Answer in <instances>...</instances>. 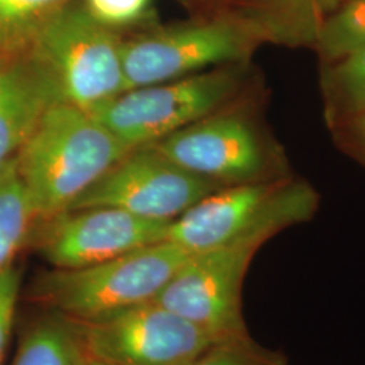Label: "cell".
<instances>
[{"mask_svg":"<svg viewBox=\"0 0 365 365\" xmlns=\"http://www.w3.org/2000/svg\"><path fill=\"white\" fill-rule=\"evenodd\" d=\"M317 203L309 185L286 182L274 206L253 227L229 244L191 255L155 300L217 342L248 339L241 289L250 261L272 235L310 220Z\"/></svg>","mask_w":365,"mask_h":365,"instance_id":"cell-1","label":"cell"},{"mask_svg":"<svg viewBox=\"0 0 365 365\" xmlns=\"http://www.w3.org/2000/svg\"><path fill=\"white\" fill-rule=\"evenodd\" d=\"M129 150L91 113L53 103L15 156L37 222L69 210Z\"/></svg>","mask_w":365,"mask_h":365,"instance_id":"cell-2","label":"cell"},{"mask_svg":"<svg viewBox=\"0 0 365 365\" xmlns=\"http://www.w3.org/2000/svg\"><path fill=\"white\" fill-rule=\"evenodd\" d=\"M122 43L115 30L68 3L37 27L22 52L48 72L63 102L93 113L129 90Z\"/></svg>","mask_w":365,"mask_h":365,"instance_id":"cell-3","label":"cell"},{"mask_svg":"<svg viewBox=\"0 0 365 365\" xmlns=\"http://www.w3.org/2000/svg\"><path fill=\"white\" fill-rule=\"evenodd\" d=\"M191 255L163 241L113 260L41 274L30 297L69 319H91L156 299Z\"/></svg>","mask_w":365,"mask_h":365,"instance_id":"cell-4","label":"cell"},{"mask_svg":"<svg viewBox=\"0 0 365 365\" xmlns=\"http://www.w3.org/2000/svg\"><path fill=\"white\" fill-rule=\"evenodd\" d=\"M262 41L260 30L244 15L188 22L123 41L129 90L235 66Z\"/></svg>","mask_w":365,"mask_h":365,"instance_id":"cell-5","label":"cell"},{"mask_svg":"<svg viewBox=\"0 0 365 365\" xmlns=\"http://www.w3.org/2000/svg\"><path fill=\"white\" fill-rule=\"evenodd\" d=\"M238 83L233 66H218L130 88L91 114L129 149L143 148L220 111Z\"/></svg>","mask_w":365,"mask_h":365,"instance_id":"cell-6","label":"cell"},{"mask_svg":"<svg viewBox=\"0 0 365 365\" xmlns=\"http://www.w3.org/2000/svg\"><path fill=\"white\" fill-rule=\"evenodd\" d=\"M64 319L84 356L108 365H185L217 344L156 300L91 319Z\"/></svg>","mask_w":365,"mask_h":365,"instance_id":"cell-7","label":"cell"},{"mask_svg":"<svg viewBox=\"0 0 365 365\" xmlns=\"http://www.w3.org/2000/svg\"><path fill=\"white\" fill-rule=\"evenodd\" d=\"M222 187L225 184L196 176L153 148L143 146L129 150L69 210L111 207L141 218L172 222Z\"/></svg>","mask_w":365,"mask_h":365,"instance_id":"cell-8","label":"cell"},{"mask_svg":"<svg viewBox=\"0 0 365 365\" xmlns=\"http://www.w3.org/2000/svg\"><path fill=\"white\" fill-rule=\"evenodd\" d=\"M170 223L111 207L66 210L37 222L30 241L56 269H76L167 241Z\"/></svg>","mask_w":365,"mask_h":365,"instance_id":"cell-9","label":"cell"},{"mask_svg":"<svg viewBox=\"0 0 365 365\" xmlns=\"http://www.w3.org/2000/svg\"><path fill=\"white\" fill-rule=\"evenodd\" d=\"M149 146L182 170L225 185L260 182L268 164L255 126L221 110Z\"/></svg>","mask_w":365,"mask_h":365,"instance_id":"cell-10","label":"cell"},{"mask_svg":"<svg viewBox=\"0 0 365 365\" xmlns=\"http://www.w3.org/2000/svg\"><path fill=\"white\" fill-rule=\"evenodd\" d=\"M284 184L260 180L218 188L170 222L167 241L190 255L229 244L271 210Z\"/></svg>","mask_w":365,"mask_h":365,"instance_id":"cell-11","label":"cell"},{"mask_svg":"<svg viewBox=\"0 0 365 365\" xmlns=\"http://www.w3.org/2000/svg\"><path fill=\"white\" fill-rule=\"evenodd\" d=\"M63 101L48 72L27 53L9 56L0 71V168L16 156L43 113Z\"/></svg>","mask_w":365,"mask_h":365,"instance_id":"cell-12","label":"cell"},{"mask_svg":"<svg viewBox=\"0 0 365 365\" xmlns=\"http://www.w3.org/2000/svg\"><path fill=\"white\" fill-rule=\"evenodd\" d=\"M345 0H252L244 15L260 30L264 41L284 45H314L327 21Z\"/></svg>","mask_w":365,"mask_h":365,"instance_id":"cell-13","label":"cell"},{"mask_svg":"<svg viewBox=\"0 0 365 365\" xmlns=\"http://www.w3.org/2000/svg\"><path fill=\"white\" fill-rule=\"evenodd\" d=\"M37 218L16 168L15 157L0 168V276L30 242Z\"/></svg>","mask_w":365,"mask_h":365,"instance_id":"cell-14","label":"cell"},{"mask_svg":"<svg viewBox=\"0 0 365 365\" xmlns=\"http://www.w3.org/2000/svg\"><path fill=\"white\" fill-rule=\"evenodd\" d=\"M83 357L66 319L46 318L25 331L11 365H80Z\"/></svg>","mask_w":365,"mask_h":365,"instance_id":"cell-15","label":"cell"},{"mask_svg":"<svg viewBox=\"0 0 365 365\" xmlns=\"http://www.w3.org/2000/svg\"><path fill=\"white\" fill-rule=\"evenodd\" d=\"M314 46L327 63L365 49V0H345L339 6L324 22Z\"/></svg>","mask_w":365,"mask_h":365,"instance_id":"cell-16","label":"cell"},{"mask_svg":"<svg viewBox=\"0 0 365 365\" xmlns=\"http://www.w3.org/2000/svg\"><path fill=\"white\" fill-rule=\"evenodd\" d=\"M71 0H0V56L22 52L51 15Z\"/></svg>","mask_w":365,"mask_h":365,"instance_id":"cell-17","label":"cell"},{"mask_svg":"<svg viewBox=\"0 0 365 365\" xmlns=\"http://www.w3.org/2000/svg\"><path fill=\"white\" fill-rule=\"evenodd\" d=\"M325 86L339 108L352 117L365 114V49L333 61Z\"/></svg>","mask_w":365,"mask_h":365,"instance_id":"cell-18","label":"cell"},{"mask_svg":"<svg viewBox=\"0 0 365 365\" xmlns=\"http://www.w3.org/2000/svg\"><path fill=\"white\" fill-rule=\"evenodd\" d=\"M185 365H282L272 354L260 352L250 341L217 342Z\"/></svg>","mask_w":365,"mask_h":365,"instance_id":"cell-19","label":"cell"},{"mask_svg":"<svg viewBox=\"0 0 365 365\" xmlns=\"http://www.w3.org/2000/svg\"><path fill=\"white\" fill-rule=\"evenodd\" d=\"M150 0H84V9L92 18L111 30L128 26L143 18Z\"/></svg>","mask_w":365,"mask_h":365,"instance_id":"cell-20","label":"cell"},{"mask_svg":"<svg viewBox=\"0 0 365 365\" xmlns=\"http://www.w3.org/2000/svg\"><path fill=\"white\" fill-rule=\"evenodd\" d=\"M21 282V271L15 265L0 276V365L3 364L13 334Z\"/></svg>","mask_w":365,"mask_h":365,"instance_id":"cell-21","label":"cell"},{"mask_svg":"<svg viewBox=\"0 0 365 365\" xmlns=\"http://www.w3.org/2000/svg\"><path fill=\"white\" fill-rule=\"evenodd\" d=\"M352 125L354 134L357 135L359 141L365 146V114L353 117Z\"/></svg>","mask_w":365,"mask_h":365,"instance_id":"cell-22","label":"cell"},{"mask_svg":"<svg viewBox=\"0 0 365 365\" xmlns=\"http://www.w3.org/2000/svg\"><path fill=\"white\" fill-rule=\"evenodd\" d=\"M80 365H108L106 364V363H102V361H98V360H95V359H91V357H87V356H84L83 357V360H81V363Z\"/></svg>","mask_w":365,"mask_h":365,"instance_id":"cell-23","label":"cell"},{"mask_svg":"<svg viewBox=\"0 0 365 365\" xmlns=\"http://www.w3.org/2000/svg\"><path fill=\"white\" fill-rule=\"evenodd\" d=\"M7 57H9V56H0V71H1V68L4 66V63H6Z\"/></svg>","mask_w":365,"mask_h":365,"instance_id":"cell-24","label":"cell"}]
</instances>
